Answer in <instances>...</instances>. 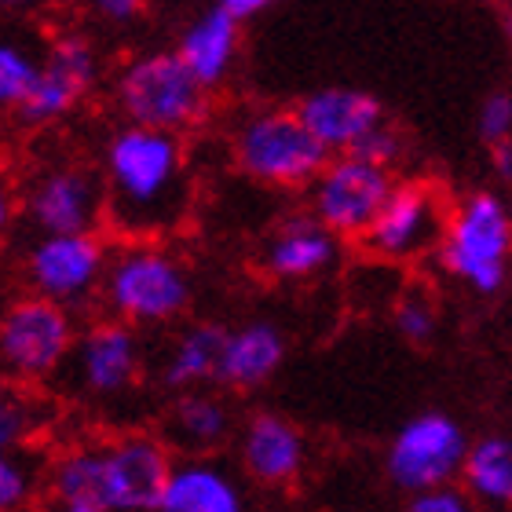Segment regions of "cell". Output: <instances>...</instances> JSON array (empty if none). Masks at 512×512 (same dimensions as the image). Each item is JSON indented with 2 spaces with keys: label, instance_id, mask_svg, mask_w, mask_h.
Segmentation results:
<instances>
[{
  "label": "cell",
  "instance_id": "3",
  "mask_svg": "<svg viewBox=\"0 0 512 512\" xmlns=\"http://www.w3.org/2000/svg\"><path fill=\"white\" fill-rule=\"evenodd\" d=\"M99 297L121 326H169L191 308L194 278L183 256L161 242H121L110 253Z\"/></svg>",
  "mask_w": 512,
  "mask_h": 512
},
{
  "label": "cell",
  "instance_id": "8",
  "mask_svg": "<svg viewBox=\"0 0 512 512\" xmlns=\"http://www.w3.org/2000/svg\"><path fill=\"white\" fill-rule=\"evenodd\" d=\"M472 439L443 410H425L410 417L384 450L388 480L406 494H425L436 487H454L465 469Z\"/></svg>",
  "mask_w": 512,
  "mask_h": 512
},
{
  "label": "cell",
  "instance_id": "24",
  "mask_svg": "<svg viewBox=\"0 0 512 512\" xmlns=\"http://www.w3.org/2000/svg\"><path fill=\"white\" fill-rule=\"evenodd\" d=\"M37 77H41V59H33L26 48L0 37V110L22 114Z\"/></svg>",
  "mask_w": 512,
  "mask_h": 512
},
{
  "label": "cell",
  "instance_id": "38",
  "mask_svg": "<svg viewBox=\"0 0 512 512\" xmlns=\"http://www.w3.org/2000/svg\"><path fill=\"white\" fill-rule=\"evenodd\" d=\"M4 392H8V377L0 374V395H4Z\"/></svg>",
  "mask_w": 512,
  "mask_h": 512
},
{
  "label": "cell",
  "instance_id": "37",
  "mask_svg": "<svg viewBox=\"0 0 512 512\" xmlns=\"http://www.w3.org/2000/svg\"><path fill=\"white\" fill-rule=\"evenodd\" d=\"M8 308V297H4V278H0V311Z\"/></svg>",
  "mask_w": 512,
  "mask_h": 512
},
{
  "label": "cell",
  "instance_id": "12",
  "mask_svg": "<svg viewBox=\"0 0 512 512\" xmlns=\"http://www.w3.org/2000/svg\"><path fill=\"white\" fill-rule=\"evenodd\" d=\"M143 374V344L132 326L103 319L77 337L66 359V388L85 403H114L136 388Z\"/></svg>",
  "mask_w": 512,
  "mask_h": 512
},
{
  "label": "cell",
  "instance_id": "34",
  "mask_svg": "<svg viewBox=\"0 0 512 512\" xmlns=\"http://www.w3.org/2000/svg\"><path fill=\"white\" fill-rule=\"evenodd\" d=\"M487 154H491V169H494V176H498L502 183H512V143H502V147H491Z\"/></svg>",
  "mask_w": 512,
  "mask_h": 512
},
{
  "label": "cell",
  "instance_id": "13",
  "mask_svg": "<svg viewBox=\"0 0 512 512\" xmlns=\"http://www.w3.org/2000/svg\"><path fill=\"white\" fill-rule=\"evenodd\" d=\"M447 205L436 183L425 180H403L395 183L388 202L374 227L366 231L363 249L384 264H410L417 256L436 253L443 224H447Z\"/></svg>",
  "mask_w": 512,
  "mask_h": 512
},
{
  "label": "cell",
  "instance_id": "22",
  "mask_svg": "<svg viewBox=\"0 0 512 512\" xmlns=\"http://www.w3.org/2000/svg\"><path fill=\"white\" fill-rule=\"evenodd\" d=\"M227 330L216 322H194L169 344L161 359V384L172 392H198L205 381L220 377V355H224Z\"/></svg>",
  "mask_w": 512,
  "mask_h": 512
},
{
  "label": "cell",
  "instance_id": "21",
  "mask_svg": "<svg viewBox=\"0 0 512 512\" xmlns=\"http://www.w3.org/2000/svg\"><path fill=\"white\" fill-rule=\"evenodd\" d=\"M286 359V337L271 322H246L238 330H227L224 355H220V377L227 388L249 392L278 374Z\"/></svg>",
  "mask_w": 512,
  "mask_h": 512
},
{
  "label": "cell",
  "instance_id": "9",
  "mask_svg": "<svg viewBox=\"0 0 512 512\" xmlns=\"http://www.w3.org/2000/svg\"><path fill=\"white\" fill-rule=\"evenodd\" d=\"M110 249L99 235H37L22 256L26 293L74 311L103 293Z\"/></svg>",
  "mask_w": 512,
  "mask_h": 512
},
{
  "label": "cell",
  "instance_id": "11",
  "mask_svg": "<svg viewBox=\"0 0 512 512\" xmlns=\"http://www.w3.org/2000/svg\"><path fill=\"white\" fill-rule=\"evenodd\" d=\"M22 209L37 235H99V224L107 220L103 180L88 165L52 161L26 180Z\"/></svg>",
  "mask_w": 512,
  "mask_h": 512
},
{
  "label": "cell",
  "instance_id": "30",
  "mask_svg": "<svg viewBox=\"0 0 512 512\" xmlns=\"http://www.w3.org/2000/svg\"><path fill=\"white\" fill-rule=\"evenodd\" d=\"M403 512H472V498L458 487H436L425 494H410Z\"/></svg>",
  "mask_w": 512,
  "mask_h": 512
},
{
  "label": "cell",
  "instance_id": "4",
  "mask_svg": "<svg viewBox=\"0 0 512 512\" xmlns=\"http://www.w3.org/2000/svg\"><path fill=\"white\" fill-rule=\"evenodd\" d=\"M439 267L480 297L502 293L512 264V209L498 191H469L450 205Z\"/></svg>",
  "mask_w": 512,
  "mask_h": 512
},
{
  "label": "cell",
  "instance_id": "35",
  "mask_svg": "<svg viewBox=\"0 0 512 512\" xmlns=\"http://www.w3.org/2000/svg\"><path fill=\"white\" fill-rule=\"evenodd\" d=\"M37 512H103L96 509V505H77V502H55V498H48V502L41 505Z\"/></svg>",
  "mask_w": 512,
  "mask_h": 512
},
{
  "label": "cell",
  "instance_id": "14",
  "mask_svg": "<svg viewBox=\"0 0 512 512\" xmlns=\"http://www.w3.org/2000/svg\"><path fill=\"white\" fill-rule=\"evenodd\" d=\"M99 74H103V59L88 37H81V33L55 37L48 55L41 59V77H37L26 107H22V118L30 125H48V121L66 118L99 85Z\"/></svg>",
  "mask_w": 512,
  "mask_h": 512
},
{
  "label": "cell",
  "instance_id": "2",
  "mask_svg": "<svg viewBox=\"0 0 512 512\" xmlns=\"http://www.w3.org/2000/svg\"><path fill=\"white\" fill-rule=\"evenodd\" d=\"M172 465L176 458L161 436L121 432L59 450L44 469V487L55 502L96 505L103 512H154Z\"/></svg>",
  "mask_w": 512,
  "mask_h": 512
},
{
  "label": "cell",
  "instance_id": "18",
  "mask_svg": "<svg viewBox=\"0 0 512 512\" xmlns=\"http://www.w3.org/2000/svg\"><path fill=\"white\" fill-rule=\"evenodd\" d=\"M154 512H249V498L231 465L216 458H180Z\"/></svg>",
  "mask_w": 512,
  "mask_h": 512
},
{
  "label": "cell",
  "instance_id": "10",
  "mask_svg": "<svg viewBox=\"0 0 512 512\" xmlns=\"http://www.w3.org/2000/svg\"><path fill=\"white\" fill-rule=\"evenodd\" d=\"M395 180L388 169H377L370 161L344 154V158H330L326 169L315 176L308 187V213L319 220L330 235L337 238H359L363 242L366 231L374 227L381 216L388 194H392Z\"/></svg>",
  "mask_w": 512,
  "mask_h": 512
},
{
  "label": "cell",
  "instance_id": "27",
  "mask_svg": "<svg viewBox=\"0 0 512 512\" xmlns=\"http://www.w3.org/2000/svg\"><path fill=\"white\" fill-rule=\"evenodd\" d=\"M37 425H41V417H37L33 399H22V395L11 392V388L0 395V454H11V450L26 447V439L33 436Z\"/></svg>",
  "mask_w": 512,
  "mask_h": 512
},
{
  "label": "cell",
  "instance_id": "32",
  "mask_svg": "<svg viewBox=\"0 0 512 512\" xmlns=\"http://www.w3.org/2000/svg\"><path fill=\"white\" fill-rule=\"evenodd\" d=\"M15 213H19V194H15V183H11L8 172L0 169V238L11 231Z\"/></svg>",
  "mask_w": 512,
  "mask_h": 512
},
{
  "label": "cell",
  "instance_id": "15",
  "mask_svg": "<svg viewBox=\"0 0 512 512\" xmlns=\"http://www.w3.org/2000/svg\"><path fill=\"white\" fill-rule=\"evenodd\" d=\"M297 114L330 158L355 154L370 132L388 125L381 99L374 92H366V88H352V85L315 88V92H308L297 103Z\"/></svg>",
  "mask_w": 512,
  "mask_h": 512
},
{
  "label": "cell",
  "instance_id": "25",
  "mask_svg": "<svg viewBox=\"0 0 512 512\" xmlns=\"http://www.w3.org/2000/svg\"><path fill=\"white\" fill-rule=\"evenodd\" d=\"M41 480L44 472L30 454H0V512H30Z\"/></svg>",
  "mask_w": 512,
  "mask_h": 512
},
{
  "label": "cell",
  "instance_id": "26",
  "mask_svg": "<svg viewBox=\"0 0 512 512\" xmlns=\"http://www.w3.org/2000/svg\"><path fill=\"white\" fill-rule=\"evenodd\" d=\"M392 319H395V330L399 337L410 344H428L436 337V304L421 293V289H410L403 297H395L392 304Z\"/></svg>",
  "mask_w": 512,
  "mask_h": 512
},
{
  "label": "cell",
  "instance_id": "1",
  "mask_svg": "<svg viewBox=\"0 0 512 512\" xmlns=\"http://www.w3.org/2000/svg\"><path fill=\"white\" fill-rule=\"evenodd\" d=\"M107 224L121 242H161L191 216L194 183L180 136L121 125L99 161Z\"/></svg>",
  "mask_w": 512,
  "mask_h": 512
},
{
  "label": "cell",
  "instance_id": "28",
  "mask_svg": "<svg viewBox=\"0 0 512 512\" xmlns=\"http://www.w3.org/2000/svg\"><path fill=\"white\" fill-rule=\"evenodd\" d=\"M476 132H480L483 147H502L512 143V92L498 88L480 103V114H476Z\"/></svg>",
  "mask_w": 512,
  "mask_h": 512
},
{
  "label": "cell",
  "instance_id": "19",
  "mask_svg": "<svg viewBox=\"0 0 512 512\" xmlns=\"http://www.w3.org/2000/svg\"><path fill=\"white\" fill-rule=\"evenodd\" d=\"M238 52H242V26L224 11V4L198 11L187 26H183L176 55L180 63L191 70V77L205 92H213L235 74Z\"/></svg>",
  "mask_w": 512,
  "mask_h": 512
},
{
  "label": "cell",
  "instance_id": "17",
  "mask_svg": "<svg viewBox=\"0 0 512 512\" xmlns=\"http://www.w3.org/2000/svg\"><path fill=\"white\" fill-rule=\"evenodd\" d=\"M341 256V238L330 235L311 213H297L267 235L260 260L278 282H311L326 275Z\"/></svg>",
  "mask_w": 512,
  "mask_h": 512
},
{
  "label": "cell",
  "instance_id": "16",
  "mask_svg": "<svg viewBox=\"0 0 512 512\" xmlns=\"http://www.w3.org/2000/svg\"><path fill=\"white\" fill-rule=\"evenodd\" d=\"M238 461L260 487H289L308 465V439L289 417L260 410L238 432Z\"/></svg>",
  "mask_w": 512,
  "mask_h": 512
},
{
  "label": "cell",
  "instance_id": "7",
  "mask_svg": "<svg viewBox=\"0 0 512 512\" xmlns=\"http://www.w3.org/2000/svg\"><path fill=\"white\" fill-rule=\"evenodd\" d=\"M77 337L74 311L22 293L0 311V374L19 384H41L63 374Z\"/></svg>",
  "mask_w": 512,
  "mask_h": 512
},
{
  "label": "cell",
  "instance_id": "5",
  "mask_svg": "<svg viewBox=\"0 0 512 512\" xmlns=\"http://www.w3.org/2000/svg\"><path fill=\"white\" fill-rule=\"evenodd\" d=\"M231 158L249 180L300 191L315 183L330 154L300 121L297 107H253L231 128Z\"/></svg>",
  "mask_w": 512,
  "mask_h": 512
},
{
  "label": "cell",
  "instance_id": "31",
  "mask_svg": "<svg viewBox=\"0 0 512 512\" xmlns=\"http://www.w3.org/2000/svg\"><path fill=\"white\" fill-rule=\"evenodd\" d=\"M143 4L139 0H99L96 4V15L110 26H128V22H136L143 15Z\"/></svg>",
  "mask_w": 512,
  "mask_h": 512
},
{
  "label": "cell",
  "instance_id": "33",
  "mask_svg": "<svg viewBox=\"0 0 512 512\" xmlns=\"http://www.w3.org/2000/svg\"><path fill=\"white\" fill-rule=\"evenodd\" d=\"M224 11L238 22V26H246L249 19L260 15V11H267V4L264 0H224Z\"/></svg>",
  "mask_w": 512,
  "mask_h": 512
},
{
  "label": "cell",
  "instance_id": "23",
  "mask_svg": "<svg viewBox=\"0 0 512 512\" xmlns=\"http://www.w3.org/2000/svg\"><path fill=\"white\" fill-rule=\"evenodd\" d=\"M461 480H465V494L476 498V502L512 509V439L509 436L472 439Z\"/></svg>",
  "mask_w": 512,
  "mask_h": 512
},
{
  "label": "cell",
  "instance_id": "36",
  "mask_svg": "<svg viewBox=\"0 0 512 512\" xmlns=\"http://www.w3.org/2000/svg\"><path fill=\"white\" fill-rule=\"evenodd\" d=\"M502 26H505V33L512 37V4L505 8V15H502Z\"/></svg>",
  "mask_w": 512,
  "mask_h": 512
},
{
  "label": "cell",
  "instance_id": "6",
  "mask_svg": "<svg viewBox=\"0 0 512 512\" xmlns=\"http://www.w3.org/2000/svg\"><path fill=\"white\" fill-rule=\"evenodd\" d=\"M114 99L125 125L183 136L209 114V92L180 63L176 48H150L118 70Z\"/></svg>",
  "mask_w": 512,
  "mask_h": 512
},
{
  "label": "cell",
  "instance_id": "29",
  "mask_svg": "<svg viewBox=\"0 0 512 512\" xmlns=\"http://www.w3.org/2000/svg\"><path fill=\"white\" fill-rule=\"evenodd\" d=\"M355 158H363V161H370V165H377V169L392 172L395 161L403 158V136H399L392 125H381L377 132H370V136L363 139V147L355 150Z\"/></svg>",
  "mask_w": 512,
  "mask_h": 512
},
{
  "label": "cell",
  "instance_id": "20",
  "mask_svg": "<svg viewBox=\"0 0 512 512\" xmlns=\"http://www.w3.org/2000/svg\"><path fill=\"white\" fill-rule=\"evenodd\" d=\"M231 428L235 417L220 395L187 392L176 395V403L169 406L161 439L169 443V450H180L183 458H213V450L231 439Z\"/></svg>",
  "mask_w": 512,
  "mask_h": 512
}]
</instances>
